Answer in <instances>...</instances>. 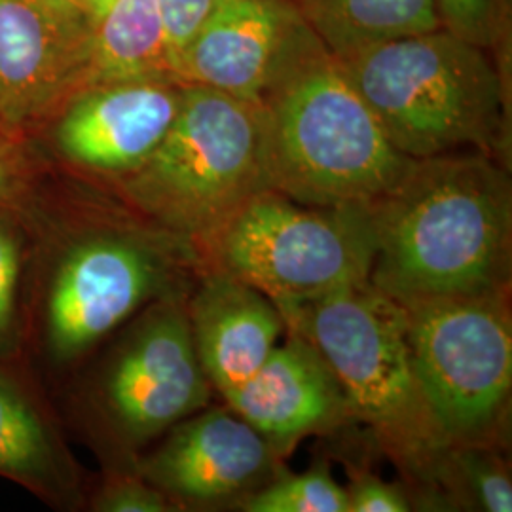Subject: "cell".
Returning <instances> with one entry per match:
<instances>
[{
	"label": "cell",
	"mask_w": 512,
	"mask_h": 512,
	"mask_svg": "<svg viewBox=\"0 0 512 512\" xmlns=\"http://www.w3.org/2000/svg\"><path fill=\"white\" fill-rule=\"evenodd\" d=\"M23 213L38 253L25 346L33 340L57 376L88 363L148 304L190 293L205 270L188 241L112 190L76 196L50 211L33 194Z\"/></svg>",
	"instance_id": "obj_1"
},
{
	"label": "cell",
	"mask_w": 512,
	"mask_h": 512,
	"mask_svg": "<svg viewBox=\"0 0 512 512\" xmlns=\"http://www.w3.org/2000/svg\"><path fill=\"white\" fill-rule=\"evenodd\" d=\"M511 167L482 152L412 160L370 205V285L397 302L509 291Z\"/></svg>",
	"instance_id": "obj_2"
},
{
	"label": "cell",
	"mask_w": 512,
	"mask_h": 512,
	"mask_svg": "<svg viewBox=\"0 0 512 512\" xmlns=\"http://www.w3.org/2000/svg\"><path fill=\"white\" fill-rule=\"evenodd\" d=\"M279 311L329 363L351 418L397 467L412 511H446L437 478L452 442L421 387L401 304L366 283Z\"/></svg>",
	"instance_id": "obj_3"
},
{
	"label": "cell",
	"mask_w": 512,
	"mask_h": 512,
	"mask_svg": "<svg viewBox=\"0 0 512 512\" xmlns=\"http://www.w3.org/2000/svg\"><path fill=\"white\" fill-rule=\"evenodd\" d=\"M334 57L404 156L473 150L511 167V78L490 50L439 27Z\"/></svg>",
	"instance_id": "obj_4"
},
{
	"label": "cell",
	"mask_w": 512,
	"mask_h": 512,
	"mask_svg": "<svg viewBox=\"0 0 512 512\" xmlns=\"http://www.w3.org/2000/svg\"><path fill=\"white\" fill-rule=\"evenodd\" d=\"M258 105L268 188L293 202L372 205L414 160L391 145L329 50L298 65Z\"/></svg>",
	"instance_id": "obj_5"
},
{
	"label": "cell",
	"mask_w": 512,
	"mask_h": 512,
	"mask_svg": "<svg viewBox=\"0 0 512 512\" xmlns=\"http://www.w3.org/2000/svg\"><path fill=\"white\" fill-rule=\"evenodd\" d=\"M266 188L260 105L194 84H183L181 109L162 145L109 186L198 255L243 203Z\"/></svg>",
	"instance_id": "obj_6"
},
{
	"label": "cell",
	"mask_w": 512,
	"mask_h": 512,
	"mask_svg": "<svg viewBox=\"0 0 512 512\" xmlns=\"http://www.w3.org/2000/svg\"><path fill=\"white\" fill-rule=\"evenodd\" d=\"M186 296L148 304L84 374L74 412L105 469L137 471L154 442L211 404L215 391L194 351Z\"/></svg>",
	"instance_id": "obj_7"
},
{
	"label": "cell",
	"mask_w": 512,
	"mask_h": 512,
	"mask_svg": "<svg viewBox=\"0 0 512 512\" xmlns=\"http://www.w3.org/2000/svg\"><path fill=\"white\" fill-rule=\"evenodd\" d=\"M376 232L370 205L315 207L260 190L200 251L203 266L234 275L279 310L370 283Z\"/></svg>",
	"instance_id": "obj_8"
},
{
	"label": "cell",
	"mask_w": 512,
	"mask_h": 512,
	"mask_svg": "<svg viewBox=\"0 0 512 512\" xmlns=\"http://www.w3.org/2000/svg\"><path fill=\"white\" fill-rule=\"evenodd\" d=\"M399 304L421 387L448 440L505 450L511 433V289Z\"/></svg>",
	"instance_id": "obj_9"
},
{
	"label": "cell",
	"mask_w": 512,
	"mask_h": 512,
	"mask_svg": "<svg viewBox=\"0 0 512 512\" xmlns=\"http://www.w3.org/2000/svg\"><path fill=\"white\" fill-rule=\"evenodd\" d=\"M181 511H241L277 476L285 459L226 404L205 406L179 421L137 461Z\"/></svg>",
	"instance_id": "obj_10"
},
{
	"label": "cell",
	"mask_w": 512,
	"mask_h": 512,
	"mask_svg": "<svg viewBox=\"0 0 512 512\" xmlns=\"http://www.w3.org/2000/svg\"><path fill=\"white\" fill-rule=\"evenodd\" d=\"M325 50L294 0H220L177 59L173 76L177 84L258 105L287 74Z\"/></svg>",
	"instance_id": "obj_11"
},
{
	"label": "cell",
	"mask_w": 512,
	"mask_h": 512,
	"mask_svg": "<svg viewBox=\"0 0 512 512\" xmlns=\"http://www.w3.org/2000/svg\"><path fill=\"white\" fill-rule=\"evenodd\" d=\"M183 101V84L120 80L82 88L55 110L54 148L76 171L112 186L162 145Z\"/></svg>",
	"instance_id": "obj_12"
},
{
	"label": "cell",
	"mask_w": 512,
	"mask_h": 512,
	"mask_svg": "<svg viewBox=\"0 0 512 512\" xmlns=\"http://www.w3.org/2000/svg\"><path fill=\"white\" fill-rule=\"evenodd\" d=\"M86 82L82 18L46 0H0V131L16 137Z\"/></svg>",
	"instance_id": "obj_13"
},
{
	"label": "cell",
	"mask_w": 512,
	"mask_h": 512,
	"mask_svg": "<svg viewBox=\"0 0 512 512\" xmlns=\"http://www.w3.org/2000/svg\"><path fill=\"white\" fill-rule=\"evenodd\" d=\"M285 338L245 384L222 399L281 459L308 437L355 423L323 355L298 332L287 330Z\"/></svg>",
	"instance_id": "obj_14"
},
{
	"label": "cell",
	"mask_w": 512,
	"mask_h": 512,
	"mask_svg": "<svg viewBox=\"0 0 512 512\" xmlns=\"http://www.w3.org/2000/svg\"><path fill=\"white\" fill-rule=\"evenodd\" d=\"M186 315L196 357L220 399L245 384L287 332L272 298L213 268L192 285Z\"/></svg>",
	"instance_id": "obj_15"
},
{
	"label": "cell",
	"mask_w": 512,
	"mask_h": 512,
	"mask_svg": "<svg viewBox=\"0 0 512 512\" xmlns=\"http://www.w3.org/2000/svg\"><path fill=\"white\" fill-rule=\"evenodd\" d=\"M0 361V478L57 511L86 505L82 469L52 412L16 366Z\"/></svg>",
	"instance_id": "obj_16"
},
{
	"label": "cell",
	"mask_w": 512,
	"mask_h": 512,
	"mask_svg": "<svg viewBox=\"0 0 512 512\" xmlns=\"http://www.w3.org/2000/svg\"><path fill=\"white\" fill-rule=\"evenodd\" d=\"M86 38L84 88L173 80L158 0H78Z\"/></svg>",
	"instance_id": "obj_17"
},
{
	"label": "cell",
	"mask_w": 512,
	"mask_h": 512,
	"mask_svg": "<svg viewBox=\"0 0 512 512\" xmlns=\"http://www.w3.org/2000/svg\"><path fill=\"white\" fill-rule=\"evenodd\" d=\"M332 55L439 29L435 0H294Z\"/></svg>",
	"instance_id": "obj_18"
},
{
	"label": "cell",
	"mask_w": 512,
	"mask_h": 512,
	"mask_svg": "<svg viewBox=\"0 0 512 512\" xmlns=\"http://www.w3.org/2000/svg\"><path fill=\"white\" fill-rule=\"evenodd\" d=\"M503 452L488 444H450L437 478L446 511H512L511 467Z\"/></svg>",
	"instance_id": "obj_19"
},
{
	"label": "cell",
	"mask_w": 512,
	"mask_h": 512,
	"mask_svg": "<svg viewBox=\"0 0 512 512\" xmlns=\"http://www.w3.org/2000/svg\"><path fill=\"white\" fill-rule=\"evenodd\" d=\"M31 232L23 207H0V361L25 349V279Z\"/></svg>",
	"instance_id": "obj_20"
},
{
	"label": "cell",
	"mask_w": 512,
	"mask_h": 512,
	"mask_svg": "<svg viewBox=\"0 0 512 512\" xmlns=\"http://www.w3.org/2000/svg\"><path fill=\"white\" fill-rule=\"evenodd\" d=\"M243 512H348L346 486L338 484L327 461H317L300 475L277 476L256 492Z\"/></svg>",
	"instance_id": "obj_21"
},
{
	"label": "cell",
	"mask_w": 512,
	"mask_h": 512,
	"mask_svg": "<svg viewBox=\"0 0 512 512\" xmlns=\"http://www.w3.org/2000/svg\"><path fill=\"white\" fill-rule=\"evenodd\" d=\"M440 27L484 50H503L511 37V0H435Z\"/></svg>",
	"instance_id": "obj_22"
},
{
	"label": "cell",
	"mask_w": 512,
	"mask_h": 512,
	"mask_svg": "<svg viewBox=\"0 0 512 512\" xmlns=\"http://www.w3.org/2000/svg\"><path fill=\"white\" fill-rule=\"evenodd\" d=\"M86 505L93 512H179L147 478L124 469H105Z\"/></svg>",
	"instance_id": "obj_23"
},
{
	"label": "cell",
	"mask_w": 512,
	"mask_h": 512,
	"mask_svg": "<svg viewBox=\"0 0 512 512\" xmlns=\"http://www.w3.org/2000/svg\"><path fill=\"white\" fill-rule=\"evenodd\" d=\"M164 21L165 44L169 54L171 74L175 63L188 44L202 31L207 19L213 16L220 0H158ZM175 80V76H173Z\"/></svg>",
	"instance_id": "obj_24"
},
{
	"label": "cell",
	"mask_w": 512,
	"mask_h": 512,
	"mask_svg": "<svg viewBox=\"0 0 512 512\" xmlns=\"http://www.w3.org/2000/svg\"><path fill=\"white\" fill-rule=\"evenodd\" d=\"M348 512H408L412 501L403 482H387L370 471L348 465Z\"/></svg>",
	"instance_id": "obj_25"
},
{
	"label": "cell",
	"mask_w": 512,
	"mask_h": 512,
	"mask_svg": "<svg viewBox=\"0 0 512 512\" xmlns=\"http://www.w3.org/2000/svg\"><path fill=\"white\" fill-rule=\"evenodd\" d=\"M31 165L14 139H0V207H25L33 198Z\"/></svg>",
	"instance_id": "obj_26"
},
{
	"label": "cell",
	"mask_w": 512,
	"mask_h": 512,
	"mask_svg": "<svg viewBox=\"0 0 512 512\" xmlns=\"http://www.w3.org/2000/svg\"><path fill=\"white\" fill-rule=\"evenodd\" d=\"M48 4H52L57 10L73 14V16H80V8H78V0H46Z\"/></svg>",
	"instance_id": "obj_27"
}]
</instances>
